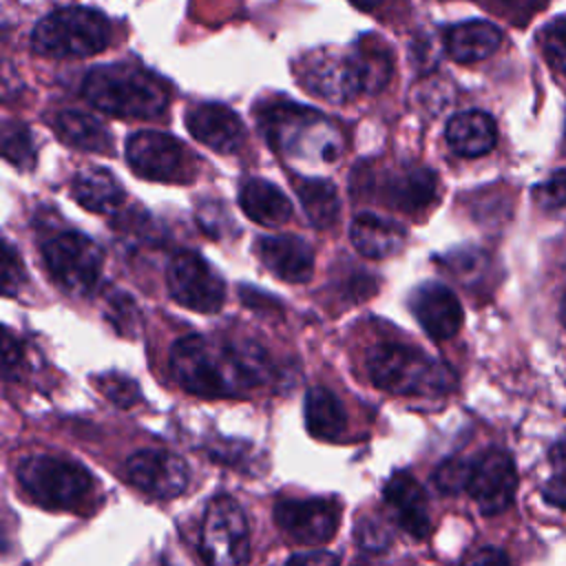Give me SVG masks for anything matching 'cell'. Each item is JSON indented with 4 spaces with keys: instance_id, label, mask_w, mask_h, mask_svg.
<instances>
[{
    "instance_id": "37",
    "label": "cell",
    "mask_w": 566,
    "mask_h": 566,
    "mask_svg": "<svg viewBox=\"0 0 566 566\" xmlns=\"http://www.w3.org/2000/svg\"><path fill=\"white\" fill-rule=\"evenodd\" d=\"M460 566H511L509 564V557L502 548H495V546H482V548H475L471 551Z\"/></svg>"
},
{
    "instance_id": "41",
    "label": "cell",
    "mask_w": 566,
    "mask_h": 566,
    "mask_svg": "<svg viewBox=\"0 0 566 566\" xmlns=\"http://www.w3.org/2000/svg\"><path fill=\"white\" fill-rule=\"evenodd\" d=\"M559 321H562V325L566 327V296L562 298V305H559Z\"/></svg>"
},
{
    "instance_id": "35",
    "label": "cell",
    "mask_w": 566,
    "mask_h": 566,
    "mask_svg": "<svg viewBox=\"0 0 566 566\" xmlns=\"http://www.w3.org/2000/svg\"><path fill=\"white\" fill-rule=\"evenodd\" d=\"M493 2L517 22H526L548 4V0H493Z\"/></svg>"
},
{
    "instance_id": "13",
    "label": "cell",
    "mask_w": 566,
    "mask_h": 566,
    "mask_svg": "<svg viewBox=\"0 0 566 566\" xmlns=\"http://www.w3.org/2000/svg\"><path fill=\"white\" fill-rule=\"evenodd\" d=\"M126 475L133 486L153 497H175L186 491L190 473L186 462L161 449H144L128 458Z\"/></svg>"
},
{
    "instance_id": "3",
    "label": "cell",
    "mask_w": 566,
    "mask_h": 566,
    "mask_svg": "<svg viewBox=\"0 0 566 566\" xmlns=\"http://www.w3.org/2000/svg\"><path fill=\"white\" fill-rule=\"evenodd\" d=\"M371 382L389 394L438 396L453 387L455 378L449 367L429 358L416 347L380 343L367 354Z\"/></svg>"
},
{
    "instance_id": "33",
    "label": "cell",
    "mask_w": 566,
    "mask_h": 566,
    "mask_svg": "<svg viewBox=\"0 0 566 566\" xmlns=\"http://www.w3.org/2000/svg\"><path fill=\"white\" fill-rule=\"evenodd\" d=\"M356 542L371 553H380L391 544L389 528L374 515H365L356 524Z\"/></svg>"
},
{
    "instance_id": "25",
    "label": "cell",
    "mask_w": 566,
    "mask_h": 566,
    "mask_svg": "<svg viewBox=\"0 0 566 566\" xmlns=\"http://www.w3.org/2000/svg\"><path fill=\"white\" fill-rule=\"evenodd\" d=\"M57 137L80 150L88 153H111L113 139L108 128L93 115L80 111H62L53 119Z\"/></svg>"
},
{
    "instance_id": "23",
    "label": "cell",
    "mask_w": 566,
    "mask_h": 566,
    "mask_svg": "<svg viewBox=\"0 0 566 566\" xmlns=\"http://www.w3.org/2000/svg\"><path fill=\"white\" fill-rule=\"evenodd\" d=\"M239 206L259 226H281L292 217L290 199L270 181L252 177L239 188Z\"/></svg>"
},
{
    "instance_id": "38",
    "label": "cell",
    "mask_w": 566,
    "mask_h": 566,
    "mask_svg": "<svg viewBox=\"0 0 566 566\" xmlns=\"http://www.w3.org/2000/svg\"><path fill=\"white\" fill-rule=\"evenodd\" d=\"M20 365H22V347L11 336V332L4 329V336H2V371H4V378L11 380Z\"/></svg>"
},
{
    "instance_id": "28",
    "label": "cell",
    "mask_w": 566,
    "mask_h": 566,
    "mask_svg": "<svg viewBox=\"0 0 566 566\" xmlns=\"http://www.w3.org/2000/svg\"><path fill=\"white\" fill-rule=\"evenodd\" d=\"M33 150L35 148H33L29 128L18 124V122H7L4 128H2V153H4V159L15 164V166L29 168V166H33V159H35Z\"/></svg>"
},
{
    "instance_id": "27",
    "label": "cell",
    "mask_w": 566,
    "mask_h": 566,
    "mask_svg": "<svg viewBox=\"0 0 566 566\" xmlns=\"http://www.w3.org/2000/svg\"><path fill=\"white\" fill-rule=\"evenodd\" d=\"M303 210L312 226L329 228L338 219V195L332 181L327 179H301L294 186Z\"/></svg>"
},
{
    "instance_id": "39",
    "label": "cell",
    "mask_w": 566,
    "mask_h": 566,
    "mask_svg": "<svg viewBox=\"0 0 566 566\" xmlns=\"http://www.w3.org/2000/svg\"><path fill=\"white\" fill-rule=\"evenodd\" d=\"M285 566H338V555L329 551H307L292 555Z\"/></svg>"
},
{
    "instance_id": "21",
    "label": "cell",
    "mask_w": 566,
    "mask_h": 566,
    "mask_svg": "<svg viewBox=\"0 0 566 566\" xmlns=\"http://www.w3.org/2000/svg\"><path fill=\"white\" fill-rule=\"evenodd\" d=\"M447 144L460 157L486 155L497 139L495 122L484 111H464L449 119L444 130Z\"/></svg>"
},
{
    "instance_id": "7",
    "label": "cell",
    "mask_w": 566,
    "mask_h": 566,
    "mask_svg": "<svg viewBox=\"0 0 566 566\" xmlns=\"http://www.w3.org/2000/svg\"><path fill=\"white\" fill-rule=\"evenodd\" d=\"M42 256L51 279L69 294H86L102 274L99 245L75 230L60 232L42 245Z\"/></svg>"
},
{
    "instance_id": "6",
    "label": "cell",
    "mask_w": 566,
    "mask_h": 566,
    "mask_svg": "<svg viewBox=\"0 0 566 566\" xmlns=\"http://www.w3.org/2000/svg\"><path fill=\"white\" fill-rule=\"evenodd\" d=\"M15 475L33 502L53 511L82 509L93 491V475L80 462L55 455L24 458Z\"/></svg>"
},
{
    "instance_id": "31",
    "label": "cell",
    "mask_w": 566,
    "mask_h": 566,
    "mask_svg": "<svg viewBox=\"0 0 566 566\" xmlns=\"http://www.w3.org/2000/svg\"><path fill=\"white\" fill-rule=\"evenodd\" d=\"M471 464H473V460H464V458L444 460L433 473V482H436L438 491L449 493V495L467 491L469 478H471Z\"/></svg>"
},
{
    "instance_id": "34",
    "label": "cell",
    "mask_w": 566,
    "mask_h": 566,
    "mask_svg": "<svg viewBox=\"0 0 566 566\" xmlns=\"http://www.w3.org/2000/svg\"><path fill=\"white\" fill-rule=\"evenodd\" d=\"M27 270L22 265L20 254L9 245V241H2V290L4 294H15L18 287L24 283Z\"/></svg>"
},
{
    "instance_id": "2",
    "label": "cell",
    "mask_w": 566,
    "mask_h": 566,
    "mask_svg": "<svg viewBox=\"0 0 566 566\" xmlns=\"http://www.w3.org/2000/svg\"><path fill=\"white\" fill-rule=\"evenodd\" d=\"M86 102L113 117L150 119L159 117L168 106L164 84L142 66L115 62L95 66L82 82Z\"/></svg>"
},
{
    "instance_id": "9",
    "label": "cell",
    "mask_w": 566,
    "mask_h": 566,
    "mask_svg": "<svg viewBox=\"0 0 566 566\" xmlns=\"http://www.w3.org/2000/svg\"><path fill=\"white\" fill-rule=\"evenodd\" d=\"M166 281L172 301L188 310L210 314L223 305L226 287L221 276L192 250H181L170 259Z\"/></svg>"
},
{
    "instance_id": "10",
    "label": "cell",
    "mask_w": 566,
    "mask_h": 566,
    "mask_svg": "<svg viewBox=\"0 0 566 566\" xmlns=\"http://www.w3.org/2000/svg\"><path fill=\"white\" fill-rule=\"evenodd\" d=\"M274 520L292 539L318 546L334 537L340 509L332 497H281L274 504Z\"/></svg>"
},
{
    "instance_id": "24",
    "label": "cell",
    "mask_w": 566,
    "mask_h": 566,
    "mask_svg": "<svg viewBox=\"0 0 566 566\" xmlns=\"http://www.w3.org/2000/svg\"><path fill=\"white\" fill-rule=\"evenodd\" d=\"M75 201L91 212H115L124 203V190L113 172L99 166H88L75 175L71 184Z\"/></svg>"
},
{
    "instance_id": "18",
    "label": "cell",
    "mask_w": 566,
    "mask_h": 566,
    "mask_svg": "<svg viewBox=\"0 0 566 566\" xmlns=\"http://www.w3.org/2000/svg\"><path fill=\"white\" fill-rule=\"evenodd\" d=\"M385 502L394 515V520L400 524L402 531L413 535L416 539L427 537L429 533V511H427V497L422 486L416 482V478L407 471H396L385 489H382Z\"/></svg>"
},
{
    "instance_id": "11",
    "label": "cell",
    "mask_w": 566,
    "mask_h": 566,
    "mask_svg": "<svg viewBox=\"0 0 566 566\" xmlns=\"http://www.w3.org/2000/svg\"><path fill=\"white\" fill-rule=\"evenodd\" d=\"M515 491L517 471L506 451L489 449L473 460L467 493L484 515H497L506 511L515 497Z\"/></svg>"
},
{
    "instance_id": "15",
    "label": "cell",
    "mask_w": 566,
    "mask_h": 566,
    "mask_svg": "<svg viewBox=\"0 0 566 566\" xmlns=\"http://www.w3.org/2000/svg\"><path fill=\"white\" fill-rule=\"evenodd\" d=\"M409 307L418 318L420 327L433 340H447L458 334L462 327V305L458 296L442 283H424L420 285L411 298Z\"/></svg>"
},
{
    "instance_id": "5",
    "label": "cell",
    "mask_w": 566,
    "mask_h": 566,
    "mask_svg": "<svg viewBox=\"0 0 566 566\" xmlns=\"http://www.w3.org/2000/svg\"><path fill=\"white\" fill-rule=\"evenodd\" d=\"M111 22L88 7H64L44 15L31 35L35 53L53 60L88 57L108 46Z\"/></svg>"
},
{
    "instance_id": "8",
    "label": "cell",
    "mask_w": 566,
    "mask_h": 566,
    "mask_svg": "<svg viewBox=\"0 0 566 566\" xmlns=\"http://www.w3.org/2000/svg\"><path fill=\"white\" fill-rule=\"evenodd\" d=\"M201 555L208 566H245L250 559L248 520L230 495L214 497L201 524Z\"/></svg>"
},
{
    "instance_id": "12",
    "label": "cell",
    "mask_w": 566,
    "mask_h": 566,
    "mask_svg": "<svg viewBox=\"0 0 566 566\" xmlns=\"http://www.w3.org/2000/svg\"><path fill=\"white\" fill-rule=\"evenodd\" d=\"M126 159L133 172L144 179L177 181L184 177L186 148L168 133L139 130L126 142Z\"/></svg>"
},
{
    "instance_id": "29",
    "label": "cell",
    "mask_w": 566,
    "mask_h": 566,
    "mask_svg": "<svg viewBox=\"0 0 566 566\" xmlns=\"http://www.w3.org/2000/svg\"><path fill=\"white\" fill-rule=\"evenodd\" d=\"M539 44L548 66L559 75H566V18L544 27L539 33Z\"/></svg>"
},
{
    "instance_id": "1",
    "label": "cell",
    "mask_w": 566,
    "mask_h": 566,
    "mask_svg": "<svg viewBox=\"0 0 566 566\" xmlns=\"http://www.w3.org/2000/svg\"><path fill=\"white\" fill-rule=\"evenodd\" d=\"M170 369L188 394L201 398L241 396L263 385L272 374L268 354L259 345L212 340L197 334L172 345Z\"/></svg>"
},
{
    "instance_id": "26",
    "label": "cell",
    "mask_w": 566,
    "mask_h": 566,
    "mask_svg": "<svg viewBox=\"0 0 566 566\" xmlns=\"http://www.w3.org/2000/svg\"><path fill=\"white\" fill-rule=\"evenodd\" d=\"M305 424L314 438L336 440L347 427L340 400L325 387H312L305 394Z\"/></svg>"
},
{
    "instance_id": "40",
    "label": "cell",
    "mask_w": 566,
    "mask_h": 566,
    "mask_svg": "<svg viewBox=\"0 0 566 566\" xmlns=\"http://www.w3.org/2000/svg\"><path fill=\"white\" fill-rule=\"evenodd\" d=\"M349 2H354L358 9H363V11H371L374 7H378L382 0H349Z\"/></svg>"
},
{
    "instance_id": "22",
    "label": "cell",
    "mask_w": 566,
    "mask_h": 566,
    "mask_svg": "<svg viewBox=\"0 0 566 566\" xmlns=\"http://www.w3.org/2000/svg\"><path fill=\"white\" fill-rule=\"evenodd\" d=\"M352 243L358 254L367 259H385L405 245V230L391 219H382L371 212H360L354 217L349 228Z\"/></svg>"
},
{
    "instance_id": "36",
    "label": "cell",
    "mask_w": 566,
    "mask_h": 566,
    "mask_svg": "<svg viewBox=\"0 0 566 566\" xmlns=\"http://www.w3.org/2000/svg\"><path fill=\"white\" fill-rule=\"evenodd\" d=\"M248 444L243 440H219L214 444H210V455L217 458V462H226V464H234L241 462V458L248 455Z\"/></svg>"
},
{
    "instance_id": "19",
    "label": "cell",
    "mask_w": 566,
    "mask_h": 566,
    "mask_svg": "<svg viewBox=\"0 0 566 566\" xmlns=\"http://www.w3.org/2000/svg\"><path fill=\"white\" fill-rule=\"evenodd\" d=\"M436 175L427 166H402L380 184L385 206L402 212H420L436 197Z\"/></svg>"
},
{
    "instance_id": "17",
    "label": "cell",
    "mask_w": 566,
    "mask_h": 566,
    "mask_svg": "<svg viewBox=\"0 0 566 566\" xmlns=\"http://www.w3.org/2000/svg\"><path fill=\"white\" fill-rule=\"evenodd\" d=\"M186 126L199 144L217 153H234L243 144L241 119L221 104H199L190 108Z\"/></svg>"
},
{
    "instance_id": "4",
    "label": "cell",
    "mask_w": 566,
    "mask_h": 566,
    "mask_svg": "<svg viewBox=\"0 0 566 566\" xmlns=\"http://www.w3.org/2000/svg\"><path fill=\"white\" fill-rule=\"evenodd\" d=\"M261 128L283 155L318 161H334L340 155L336 128L312 108L287 102L274 104L261 115Z\"/></svg>"
},
{
    "instance_id": "32",
    "label": "cell",
    "mask_w": 566,
    "mask_h": 566,
    "mask_svg": "<svg viewBox=\"0 0 566 566\" xmlns=\"http://www.w3.org/2000/svg\"><path fill=\"white\" fill-rule=\"evenodd\" d=\"M97 387L99 391L117 407L128 409L130 405H135L139 400V387L135 380H130L124 374H102L97 378Z\"/></svg>"
},
{
    "instance_id": "30",
    "label": "cell",
    "mask_w": 566,
    "mask_h": 566,
    "mask_svg": "<svg viewBox=\"0 0 566 566\" xmlns=\"http://www.w3.org/2000/svg\"><path fill=\"white\" fill-rule=\"evenodd\" d=\"M535 201L544 212L566 219V170H559L537 184Z\"/></svg>"
},
{
    "instance_id": "16",
    "label": "cell",
    "mask_w": 566,
    "mask_h": 566,
    "mask_svg": "<svg viewBox=\"0 0 566 566\" xmlns=\"http://www.w3.org/2000/svg\"><path fill=\"white\" fill-rule=\"evenodd\" d=\"M254 250L261 263L287 283H305L314 272V250L296 234L259 237Z\"/></svg>"
},
{
    "instance_id": "20",
    "label": "cell",
    "mask_w": 566,
    "mask_h": 566,
    "mask_svg": "<svg viewBox=\"0 0 566 566\" xmlns=\"http://www.w3.org/2000/svg\"><path fill=\"white\" fill-rule=\"evenodd\" d=\"M502 44V31L486 20H467L444 31L447 53L462 64L480 62L493 55Z\"/></svg>"
},
{
    "instance_id": "14",
    "label": "cell",
    "mask_w": 566,
    "mask_h": 566,
    "mask_svg": "<svg viewBox=\"0 0 566 566\" xmlns=\"http://www.w3.org/2000/svg\"><path fill=\"white\" fill-rule=\"evenodd\" d=\"M303 82L312 93H318L329 102H345L367 93L356 49L345 55L321 53L314 62L305 66Z\"/></svg>"
}]
</instances>
